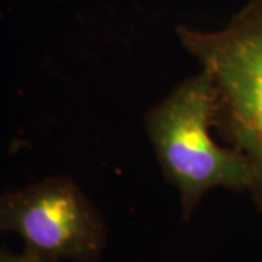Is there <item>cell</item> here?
Here are the masks:
<instances>
[{
	"label": "cell",
	"mask_w": 262,
	"mask_h": 262,
	"mask_svg": "<svg viewBox=\"0 0 262 262\" xmlns=\"http://www.w3.org/2000/svg\"><path fill=\"white\" fill-rule=\"evenodd\" d=\"M215 117L217 89L206 70L184 80L146 115L151 146L165 178L178 189L184 219L210 189L252 187V168L244 153L211 139Z\"/></svg>",
	"instance_id": "cell-1"
},
{
	"label": "cell",
	"mask_w": 262,
	"mask_h": 262,
	"mask_svg": "<svg viewBox=\"0 0 262 262\" xmlns=\"http://www.w3.org/2000/svg\"><path fill=\"white\" fill-rule=\"evenodd\" d=\"M179 41L213 77L217 117L234 149L252 168V192L262 210V0H251L226 28H177Z\"/></svg>",
	"instance_id": "cell-2"
},
{
	"label": "cell",
	"mask_w": 262,
	"mask_h": 262,
	"mask_svg": "<svg viewBox=\"0 0 262 262\" xmlns=\"http://www.w3.org/2000/svg\"><path fill=\"white\" fill-rule=\"evenodd\" d=\"M0 232H13L25 249L51 262L99 259L106 229L102 217L70 178H46L0 192Z\"/></svg>",
	"instance_id": "cell-3"
},
{
	"label": "cell",
	"mask_w": 262,
	"mask_h": 262,
	"mask_svg": "<svg viewBox=\"0 0 262 262\" xmlns=\"http://www.w3.org/2000/svg\"><path fill=\"white\" fill-rule=\"evenodd\" d=\"M0 262H51L47 258L25 249L22 253H12L6 249H0Z\"/></svg>",
	"instance_id": "cell-4"
}]
</instances>
